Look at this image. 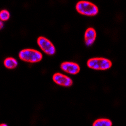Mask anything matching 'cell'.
I'll return each mask as SVG.
<instances>
[{"mask_svg":"<svg viewBox=\"0 0 126 126\" xmlns=\"http://www.w3.org/2000/svg\"><path fill=\"white\" fill-rule=\"evenodd\" d=\"M3 27H4V24H3V22H1V21L0 20V30H1L3 28Z\"/></svg>","mask_w":126,"mask_h":126,"instance_id":"11","label":"cell"},{"mask_svg":"<svg viewBox=\"0 0 126 126\" xmlns=\"http://www.w3.org/2000/svg\"><path fill=\"white\" fill-rule=\"evenodd\" d=\"M10 17V12L6 10H3L0 12V20L3 21H7Z\"/></svg>","mask_w":126,"mask_h":126,"instance_id":"10","label":"cell"},{"mask_svg":"<svg viewBox=\"0 0 126 126\" xmlns=\"http://www.w3.org/2000/svg\"><path fill=\"white\" fill-rule=\"evenodd\" d=\"M37 44L42 50L49 56H53L56 54V48L51 42L44 37H39Z\"/></svg>","mask_w":126,"mask_h":126,"instance_id":"4","label":"cell"},{"mask_svg":"<svg viewBox=\"0 0 126 126\" xmlns=\"http://www.w3.org/2000/svg\"><path fill=\"white\" fill-rule=\"evenodd\" d=\"M52 79L57 85L64 87H70L73 85V80L70 78L60 73H55L52 76Z\"/></svg>","mask_w":126,"mask_h":126,"instance_id":"5","label":"cell"},{"mask_svg":"<svg viewBox=\"0 0 126 126\" xmlns=\"http://www.w3.org/2000/svg\"><path fill=\"white\" fill-rule=\"evenodd\" d=\"M61 69L63 71L71 75H76L80 71V67L77 63L73 62H63L61 64Z\"/></svg>","mask_w":126,"mask_h":126,"instance_id":"6","label":"cell"},{"mask_svg":"<svg viewBox=\"0 0 126 126\" xmlns=\"http://www.w3.org/2000/svg\"><path fill=\"white\" fill-rule=\"evenodd\" d=\"M76 9L79 13L83 15L93 16L98 13V8L93 3L87 1H81L78 2Z\"/></svg>","mask_w":126,"mask_h":126,"instance_id":"1","label":"cell"},{"mask_svg":"<svg viewBox=\"0 0 126 126\" xmlns=\"http://www.w3.org/2000/svg\"><path fill=\"white\" fill-rule=\"evenodd\" d=\"M18 56L21 60L30 63L40 62L43 58L40 52L32 49H23L19 52Z\"/></svg>","mask_w":126,"mask_h":126,"instance_id":"2","label":"cell"},{"mask_svg":"<svg viewBox=\"0 0 126 126\" xmlns=\"http://www.w3.org/2000/svg\"><path fill=\"white\" fill-rule=\"evenodd\" d=\"M93 126H112V122L108 119H99L93 122Z\"/></svg>","mask_w":126,"mask_h":126,"instance_id":"9","label":"cell"},{"mask_svg":"<svg viewBox=\"0 0 126 126\" xmlns=\"http://www.w3.org/2000/svg\"><path fill=\"white\" fill-rule=\"evenodd\" d=\"M0 126H8L6 124H0Z\"/></svg>","mask_w":126,"mask_h":126,"instance_id":"12","label":"cell"},{"mask_svg":"<svg viewBox=\"0 0 126 126\" xmlns=\"http://www.w3.org/2000/svg\"><path fill=\"white\" fill-rule=\"evenodd\" d=\"M96 38V30L93 28L90 27L85 31V43L86 46H92Z\"/></svg>","mask_w":126,"mask_h":126,"instance_id":"7","label":"cell"},{"mask_svg":"<svg viewBox=\"0 0 126 126\" xmlns=\"http://www.w3.org/2000/svg\"><path fill=\"white\" fill-rule=\"evenodd\" d=\"M4 65L8 69H13L18 66V62L13 57H7L4 61Z\"/></svg>","mask_w":126,"mask_h":126,"instance_id":"8","label":"cell"},{"mask_svg":"<svg viewBox=\"0 0 126 126\" xmlns=\"http://www.w3.org/2000/svg\"><path fill=\"white\" fill-rule=\"evenodd\" d=\"M88 67L94 70H107L112 66V63L104 57H93L87 61Z\"/></svg>","mask_w":126,"mask_h":126,"instance_id":"3","label":"cell"}]
</instances>
